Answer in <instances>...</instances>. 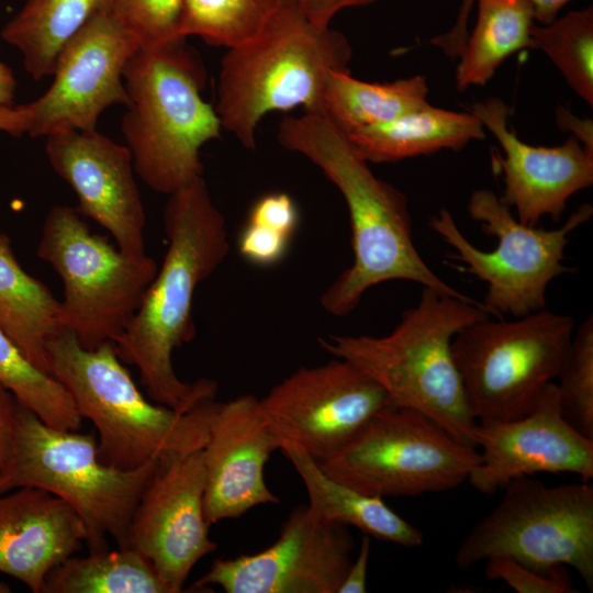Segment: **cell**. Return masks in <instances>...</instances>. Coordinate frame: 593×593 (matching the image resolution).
Wrapping results in <instances>:
<instances>
[{
	"instance_id": "obj_1",
	"label": "cell",
	"mask_w": 593,
	"mask_h": 593,
	"mask_svg": "<svg viewBox=\"0 0 593 593\" xmlns=\"http://www.w3.org/2000/svg\"><path fill=\"white\" fill-rule=\"evenodd\" d=\"M167 250L133 320L114 343L124 363L138 369L148 396L178 412L214 399L211 379L182 381L174 351L195 335V289L223 262L230 250L226 223L203 177L169 194L164 210Z\"/></svg>"
},
{
	"instance_id": "obj_2",
	"label": "cell",
	"mask_w": 593,
	"mask_h": 593,
	"mask_svg": "<svg viewBox=\"0 0 593 593\" xmlns=\"http://www.w3.org/2000/svg\"><path fill=\"white\" fill-rule=\"evenodd\" d=\"M279 143L316 165L347 204L353 264L321 296L323 309L346 316L372 287L405 280L458 298H470L438 277L417 250L405 195L378 178L347 134L321 113L283 119Z\"/></svg>"
},
{
	"instance_id": "obj_3",
	"label": "cell",
	"mask_w": 593,
	"mask_h": 593,
	"mask_svg": "<svg viewBox=\"0 0 593 593\" xmlns=\"http://www.w3.org/2000/svg\"><path fill=\"white\" fill-rule=\"evenodd\" d=\"M489 316L483 305L422 287L418 302L384 336L329 335L321 347L350 361L387 393L391 406L419 412L457 440L475 447L469 407L451 344L465 326Z\"/></svg>"
},
{
	"instance_id": "obj_4",
	"label": "cell",
	"mask_w": 593,
	"mask_h": 593,
	"mask_svg": "<svg viewBox=\"0 0 593 593\" xmlns=\"http://www.w3.org/2000/svg\"><path fill=\"white\" fill-rule=\"evenodd\" d=\"M46 353L49 372L68 391L81 417L94 425L103 463L133 470L203 448L219 403L214 399L187 412L149 402L113 342L87 349L60 328L47 342Z\"/></svg>"
},
{
	"instance_id": "obj_5",
	"label": "cell",
	"mask_w": 593,
	"mask_h": 593,
	"mask_svg": "<svg viewBox=\"0 0 593 593\" xmlns=\"http://www.w3.org/2000/svg\"><path fill=\"white\" fill-rule=\"evenodd\" d=\"M351 47L338 31L313 25L284 2L248 41L227 48L219 74L215 111L222 128L248 149L271 112L302 107L322 113L328 76L349 70Z\"/></svg>"
},
{
	"instance_id": "obj_6",
	"label": "cell",
	"mask_w": 593,
	"mask_h": 593,
	"mask_svg": "<svg viewBox=\"0 0 593 593\" xmlns=\"http://www.w3.org/2000/svg\"><path fill=\"white\" fill-rule=\"evenodd\" d=\"M123 80L122 133L142 181L169 195L201 178L200 149L220 136L222 124L201 96L205 70L197 53L184 40L138 48Z\"/></svg>"
},
{
	"instance_id": "obj_7",
	"label": "cell",
	"mask_w": 593,
	"mask_h": 593,
	"mask_svg": "<svg viewBox=\"0 0 593 593\" xmlns=\"http://www.w3.org/2000/svg\"><path fill=\"white\" fill-rule=\"evenodd\" d=\"M159 461L133 470L108 466L93 435L52 427L18 402L0 494L22 486L45 490L78 514L89 552L110 549L109 538L126 548L133 512Z\"/></svg>"
},
{
	"instance_id": "obj_8",
	"label": "cell",
	"mask_w": 593,
	"mask_h": 593,
	"mask_svg": "<svg viewBox=\"0 0 593 593\" xmlns=\"http://www.w3.org/2000/svg\"><path fill=\"white\" fill-rule=\"evenodd\" d=\"M36 254L63 282L60 327L87 349L120 339L158 270L147 254H126L91 232L69 205L49 210Z\"/></svg>"
},
{
	"instance_id": "obj_9",
	"label": "cell",
	"mask_w": 593,
	"mask_h": 593,
	"mask_svg": "<svg viewBox=\"0 0 593 593\" xmlns=\"http://www.w3.org/2000/svg\"><path fill=\"white\" fill-rule=\"evenodd\" d=\"M510 209L490 189L474 190L469 198L471 219L497 239L490 251L469 242L447 209L432 216L429 226L454 249L449 258L465 264L459 268L486 283L484 310L521 317L546 309L549 283L572 271L563 262L566 247L570 235L591 219L593 208L582 204L555 230L523 224Z\"/></svg>"
},
{
	"instance_id": "obj_10",
	"label": "cell",
	"mask_w": 593,
	"mask_h": 593,
	"mask_svg": "<svg viewBox=\"0 0 593 593\" xmlns=\"http://www.w3.org/2000/svg\"><path fill=\"white\" fill-rule=\"evenodd\" d=\"M574 329L572 316L546 309L510 321L486 316L461 328L451 349L477 422L525 414L557 379Z\"/></svg>"
},
{
	"instance_id": "obj_11",
	"label": "cell",
	"mask_w": 593,
	"mask_h": 593,
	"mask_svg": "<svg viewBox=\"0 0 593 593\" xmlns=\"http://www.w3.org/2000/svg\"><path fill=\"white\" fill-rule=\"evenodd\" d=\"M504 489L502 501L460 544L456 564L467 569L504 556L546 574L566 564L592 590V484L582 480L548 486L523 477Z\"/></svg>"
},
{
	"instance_id": "obj_12",
	"label": "cell",
	"mask_w": 593,
	"mask_h": 593,
	"mask_svg": "<svg viewBox=\"0 0 593 593\" xmlns=\"http://www.w3.org/2000/svg\"><path fill=\"white\" fill-rule=\"evenodd\" d=\"M316 462L333 479L383 499L454 489L468 481L480 463V452L424 414L388 406Z\"/></svg>"
},
{
	"instance_id": "obj_13",
	"label": "cell",
	"mask_w": 593,
	"mask_h": 593,
	"mask_svg": "<svg viewBox=\"0 0 593 593\" xmlns=\"http://www.w3.org/2000/svg\"><path fill=\"white\" fill-rule=\"evenodd\" d=\"M388 406L387 393L372 378L336 357L295 370L259 399L281 445L294 444L315 460L334 454Z\"/></svg>"
},
{
	"instance_id": "obj_14",
	"label": "cell",
	"mask_w": 593,
	"mask_h": 593,
	"mask_svg": "<svg viewBox=\"0 0 593 593\" xmlns=\"http://www.w3.org/2000/svg\"><path fill=\"white\" fill-rule=\"evenodd\" d=\"M347 526L328 523L306 505L294 508L268 548L216 559L192 588L226 593H338L353 560Z\"/></svg>"
},
{
	"instance_id": "obj_15",
	"label": "cell",
	"mask_w": 593,
	"mask_h": 593,
	"mask_svg": "<svg viewBox=\"0 0 593 593\" xmlns=\"http://www.w3.org/2000/svg\"><path fill=\"white\" fill-rule=\"evenodd\" d=\"M139 48L112 8L97 13L60 52L49 88L27 103L32 137L96 128L114 104H128L123 71Z\"/></svg>"
},
{
	"instance_id": "obj_16",
	"label": "cell",
	"mask_w": 593,
	"mask_h": 593,
	"mask_svg": "<svg viewBox=\"0 0 593 593\" xmlns=\"http://www.w3.org/2000/svg\"><path fill=\"white\" fill-rule=\"evenodd\" d=\"M202 449L159 461L133 512L126 547L142 553L171 593L217 545L204 513Z\"/></svg>"
},
{
	"instance_id": "obj_17",
	"label": "cell",
	"mask_w": 593,
	"mask_h": 593,
	"mask_svg": "<svg viewBox=\"0 0 593 593\" xmlns=\"http://www.w3.org/2000/svg\"><path fill=\"white\" fill-rule=\"evenodd\" d=\"M474 439L482 451L468 481L483 494L540 472L572 473L584 481L593 478V439L566 419L555 382L522 416L479 421Z\"/></svg>"
},
{
	"instance_id": "obj_18",
	"label": "cell",
	"mask_w": 593,
	"mask_h": 593,
	"mask_svg": "<svg viewBox=\"0 0 593 593\" xmlns=\"http://www.w3.org/2000/svg\"><path fill=\"white\" fill-rule=\"evenodd\" d=\"M45 152L76 193L82 216L105 228L122 251L146 254V215L128 147L97 128L66 130L46 136Z\"/></svg>"
},
{
	"instance_id": "obj_19",
	"label": "cell",
	"mask_w": 593,
	"mask_h": 593,
	"mask_svg": "<svg viewBox=\"0 0 593 593\" xmlns=\"http://www.w3.org/2000/svg\"><path fill=\"white\" fill-rule=\"evenodd\" d=\"M510 112L499 98L475 102L471 110L495 136L504 154L492 155L504 179L500 199L515 209L523 224L537 226L544 216L558 222L568 200L592 186L593 155L572 136L552 147L524 143L508 127Z\"/></svg>"
},
{
	"instance_id": "obj_20",
	"label": "cell",
	"mask_w": 593,
	"mask_h": 593,
	"mask_svg": "<svg viewBox=\"0 0 593 593\" xmlns=\"http://www.w3.org/2000/svg\"><path fill=\"white\" fill-rule=\"evenodd\" d=\"M280 447L255 395L217 403L202 448L204 513L210 525L280 502L265 480V466Z\"/></svg>"
},
{
	"instance_id": "obj_21",
	"label": "cell",
	"mask_w": 593,
	"mask_h": 593,
	"mask_svg": "<svg viewBox=\"0 0 593 593\" xmlns=\"http://www.w3.org/2000/svg\"><path fill=\"white\" fill-rule=\"evenodd\" d=\"M75 510L56 495L22 486L0 494V573L41 593L47 574L86 545Z\"/></svg>"
},
{
	"instance_id": "obj_22",
	"label": "cell",
	"mask_w": 593,
	"mask_h": 593,
	"mask_svg": "<svg viewBox=\"0 0 593 593\" xmlns=\"http://www.w3.org/2000/svg\"><path fill=\"white\" fill-rule=\"evenodd\" d=\"M280 450L302 479L309 496L307 506L328 523L351 526L383 541L404 547H419L423 534L392 511L383 499L371 496L333 479L316 460L294 444Z\"/></svg>"
},
{
	"instance_id": "obj_23",
	"label": "cell",
	"mask_w": 593,
	"mask_h": 593,
	"mask_svg": "<svg viewBox=\"0 0 593 593\" xmlns=\"http://www.w3.org/2000/svg\"><path fill=\"white\" fill-rule=\"evenodd\" d=\"M348 138L368 163H394L440 149L458 150L484 139L482 123L471 112L430 104L392 121L353 131Z\"/></svg>"
},
{
	"instance_id": "obj_24",
	"label": "cell",
	"mask_w": 593,
	"mask_h": 593,
	"mask_svg": "<svg viewBox=\"0 0 593 593\" xmlns=\"http://www.w3.org/2000/svg\"><path fill=\"white\" fill-rule=\"evenodd\" d=\"M0 328L32 363L51 373L46 345L61 328L59 300L22 268L4 233H0Z\"/></svg>"
},
{
	"instance_id": "obj_25",
	"label": "cell",
	"mask_w": 593,
	"mask_h": 593,
	"mask_svg": "<svg viewBox=\"0 0 593 593\" xmlns=\"http://www.w3.org/2000/svg\"><path fill=\"white\" fill-rule=\"evenodd\" d=\"M111 0H25L1 30V37L23 57L34 80L52 76L67 43Z\"/></svg>"
},
{
	"instance_id": "obj_26",
	"label": "cell",
	"mask_w": 593,
	"mask_h": 593,
	"mask_svg": "<svg viewBox=\"0 0 593 593\" xmlns=\"http://www.w3.org/2000/svg\"><path fill=\"white\" fill-rule=\"evenodd\" d=\"M427 94L426 78L421 75L380 83L354 78L349 70H334L321 114L348 134L419 110L429 104Z\"/></svg>"
},
{
	"instance_id": "obj_27",
	"label": "cell",
	"mask_w": 593,
	"mask_h": 593,
	"mask_svg": "<svg viewBox=\"0 0 593 593\" xmlns=\"http://www.w3.org/2000/svg\"><path fill=\"white\" fill-rule=\"evenodd\" d=\"M478 19L459 55L456 88L484 86L514 53L534 48V13L526 0H475Z\"/></svg>"
},
{
	"instance_id": "obj_28",
	"label": "cell",
	"mask_w": 593,
	"mask_h": 593,
	"mask_svg": "<svg viewBox=\"0 0 593 593\" xmlns=\"http://www.w3.org/2000/svg\"><path fill=\"white\" fill-rule=\"evenodd\" d=\"M41 593H171L152 563L133 548L71 556L46 577Z\"/></svg>"
},
{
	"instance_id": "obj_29",
	"label": "cell",
	"mask_w": 593,
	"mask_h": 593,
	"mask_svg": "<svg viewBox=\"0 0 593 593\" xmlns=\"http://www.w3.org/2000/svg\"><path fill=\"white\" fill-rule=\"evenodd\" d=\"M0 384L47 425L80 430L83 418L65 387L32 363L1 328Z\"/></svg>"
},
{
	"instance_id": "obj_30",
	"label": "cell",
	"mask_w": 593,
	"mask_h": 593,
	"mask_svg": "<svg viewBox=\"0 0 593 593\" xmlns=\"http://www.w3.org/2000/svg\"><path fill=\"white\" fill-rule=\"evenodd\" d=\"M534 48L542 51L570 88L593 105V8L571 11L532 26Z\"/></svg>"
},
{
	"instance_id": "obj_31",
	"label": "cell",
	"mask_w": 593,
	"mask_h": 593,
	"mask_svg": "<svg viewBox=\"0 0 593 593\" xmlns=\"http://www.w3.org/2000/svg\"><path fill=\"white\" fill-rule=\"evenodd\" d=\"M283 0H183L182 35L226 48L255 36Z\"/></svg>"
},
{
	"instance_id": "obj_32",
	"label": "cell",
	"mask_w": 593,
	"mask_h": 593,
	"mask_svg": "<svg viewBox=\"0 0 593 593\" xmlns=\"http://www.w3.org/2000/svg\"><path fill=\"white\" fill-rule=\"evenodd\" d=\"M560 406L566 419L593 439V316L574 329L572 342L557 377Z\"/></svg>"
},
{
	"instance_id": "obj_33",
	"label": "cell",
	"mask_w": 593,
	"mask_h": 593,
	"mask_svg": "<svg viewBox=\"0 0 593 593\" xmlns=\"http://www.w3.org/2000/svg\"><path fill=\"white\" fill-rule=\"evenodd\" d=\"M111 8L139 48L186 38L183 0H111Z\"/></svg>"
},
{
	"instance_id": "obj_34",
	"label": "cell",
	"mask_w": 593,
	"mask_h": 593,
	"mask_svg": "<svg viewBox=\"0 0 593 593\" xmlns=\"http://www.w3.org/2000/svg\"><path fill=\"white\" fill-rule=\"evenodd\" d=\"M556 569L546 574L510 557L495 556L486 559L485 574L490 580H501L517 593H573L578 592L570 581Z\"/></svg>"
},
{
	"instance_id": "obj_35",
	"label": "cell",
	"mask_w": 593,
	"mask_h": 593,
	"mask_svg": "<svg viewBox=\"0 0 593 593\" xmlns=\"http://www.w3.org/2000/svg\"><path fill=\"white\" fill-rule=\"evenodd\" d=\"M290 238L273 228L247 221L238 236V250L251 264L271 266L284 257Z\"/></svg>"
},
{
	"instance_id": "obj_36",
	"label": "cell",
	"mask_w": 593,
	"mask_h": 593,
	"mask_svg": "<svg viewBox=\"0 0 593 593\" xmlns=\"http://www.w3.org/2000/svg\"><path fill=\"white\" fill-rule=\"evenodd\" d=\"M247 221L292 237L299 221L298 208L288 193H269L255 202Z\"/></svg>"
},
{
	"instance_id": "obj_37",
	"label": "cell",
	"mask_w": 593,
	"mask_h": 593,
	"mask_svg": "<svg viewBox=\"0 0 593 593\" xmlns=\"http://www.w3.org/2000/svg\"><path fill=\"white\" fill-rule=\"evenodd\" d=\"M475 0H461L457 19L449 31L433 37L429 42L439 47L449 58L459 57L469 36L468 23Z\"/></svg>"
},
{
	"instance_id": "obj_38",
	"label": "cell",
	"mask_w": 593,
	"mask_h": 593,
	"mask_svg": "<svg viewBox=\"0 0 593 593\" xmlns=\"http://www.w3.org/2000/svg\"><path fill=\"white\" fill-rule=\"evenodd\" d=\"M374 1L377 0H295L294 4L313 25L328 27L339 11L368 5Z\"/></svg>"
},
{
	"instance_id": "obj_39",
	"label": "cell",
	"mask_w": 593,
	"mask_h": 593,
	"mask_svg": "<svg viewBox=\"0 0 593 593\" xmlns=\"http://www.w3.org/2000/svg\"><path fill=\"white\" fill-rule=\"evenodd\" d=\"M370 537L362 536L358 553L351 560L344 580L338 589V593H365L367 592V574L370 558Z\"/></svg>"
},
{
	"instance_id": "obj_40",
	"label": "cell",
	"mask_w": 593,
	"mask_h": 593,
	"mask_svg": "<svg viewBox=\"0 0 593 593\" xmlns=\"http://www.w3.org/2000/svg\"><path fill=\"white\" fill-rule=\"evenodd\" d=\"M16 405L14 395L0 384V468L10 455Z\"/></svg>"
},
{
	"instance_id": "obj_41",
	"label": "cell",
	"mask_w": 593,
	"mask_h": 593,
	"mask_svg": "<svg viewBox=\"0 0 593 593\" xmlns=\"http://www.w3.org/2000/svg\"><path fill=\"white\" fill-rule=\"evenodd\" d=\"M556 123L560 130L571 132L572 137L593 155V121L591 119H580L560 107L556 110Z\"/></svg>"
},
{
	"instance_id": "obj_42",
	"label": "cell",
	"mask_w": 593,
	"mask_h": 593,
	"mask_svg": "<svg viewBox=\"0 0 593 593\" xmlns=\"http://www.w3.org/2000/svg\"><path fill=\"white\" fill-rule=\"evenodd\" d=\"M29 123L30 112L26 104L0 107V132L21 136L27 133Z\"/></svg>"
},
{
	"instance_id": "obj_43",
	"label": "cell",
	"mask_w": 593,
	"mask_h": 593,
	"mask_svg": "<svg viewBox=\"0 0 593 593\" xmlns=\"http://www.w3.org/2000/svg\"><path fill=\"white\" fill-rule=\"evenodd\" d=\"M534 13V19L541 24H548L552 22L558 12L570 1V0H526Z\"/></svg>"
},
{
	"instance_id": "obj_44",
	"label": "cell",
	"mask_w": 593,
	"mask_h": 593,
	"mask_svg": "<svg viewBox=\"0 0 593 593\" xmlns=\"http://www.w3.org/2000/svg\"><path fill=\"white\" fill-rule=\"evenodd\" d=\"M16 80L12 70L0 60V107H13Z\"/></svg>"
},
{
	"instance_id": "obj_45",
	"label": "cell",
	"mask_w": 593,
	"mask_h": 593,
	"mask_svg": "<svg viewBox=\"0 0 593 593\" xmlns=\"http://www.w3.org/2000/svg\"><path fill=\"white\" fill-rule=\"evenodd\" d=\"M10 592H11L10 586L4 582H0V593H10Z\"/></svg>"
},
{
	"instance_id": "obj_46",
	"label": "cell",
	"mask_w": 593,
	"mask_h": 593,
	"mask_svg": "<svg viewBox=\"0 0 593 593\" xmlns=\"http://www.w3.org/2000/svg\"><path fill=\"white\" fill-rule=\"evenodd\" d=\"M284 2L294 3L295 0H283Z\"/></svg>"
}]
</instances>
